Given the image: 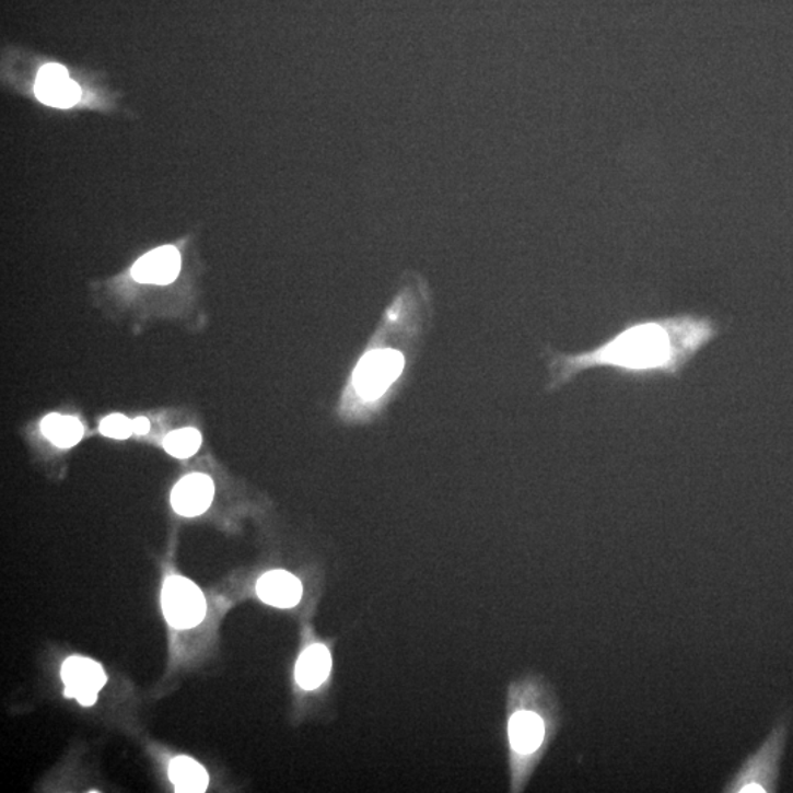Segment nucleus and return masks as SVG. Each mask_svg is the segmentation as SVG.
I'll use <instances>...</instances> for the list:
<instances>
[{
	"label": "nucleus",
	"instance_id": "nucleus-1",
	"mask_svg": "<svg viewBox=\"0 0 793 793\" xmlns=\"http://www.w3.org/2000/svg\"><path fill=\"white\" fill-rule=\"evenodd\" d=\"M722 333L718 320L697 312L638 317L593 349L547 351V392H557L591 369H610L630 381L679 378L686 366Z\"/></svg>",
	"mask_w": 793,
	"mask_h": 793
},
{
	"label": "nucleus",
	"instance_id": "nucleus-16",
	"mask_svg": "<svg viewBox=\"0 0 793 793\" xmlns=\"http://www.w3.org/2000/svg\"><path fill=\"white\" fill-rule=\"evenodd\" d=\"M150 431V422L149 419L145 418H137L135 420V432L139 435H145Z\"/></svg>",
	"mask_w": 793,
	"mask_h": 793
},
{
	"label": "nucleus",
	"instance_id": "nucleus-7",
	"mask_svg": "<svg viewBox=\"0 0 793 793\" xmlns=\"http://www.w3.org/2000/svg\"><path fill=\"white\" fill-rule=\"evenodd\" d=\"M34 93L38 101L54 108L68 109L80 101L81 90L59 63H47L38 72Z\"/></svg>",
	"mask_w": 793,
	"mask_h": 793
},
{
	"label": "nucleus",
	"instance_id": "nucleus-10",
	"mask_svg": "<svg viewBox=\"0 0 793 793\" xmlns=\"http://www.w3.org/2000/svg\"><path fill=\"white\" fill-rule=\"evenodd\" d=\"M256 593L261 602L278 608L298 606L302 599V582L285 570H272L257 581Z\"/></svg>",
	"mask_w": 793,
	"mask_h": 793
},
{
	"label": "nucleus",
	"instance_id": "nucleus-8",
	"mask_svg": "<svg viewBox=\"0 0 793 793\" xmlns=\"http://www.w3.org/2000/svg\"><path fill=\"white\" fill-rule=\"evenodd\" d=\"M182 271V255L174 246L145 253L132 267V278L141 284L168 285Z\"/></svg>",
	"mask_w": 793,
	"mask_h": 793
},
{
	"label": "nucleus",
	"instance_id": "nucleus-14",
	"mask_svg": "<svg viewBox=\"0 0 793 793\" xmlns=\"http://www.w3.org/2000/svg\"><path fill=\"white\" fill-rule=\"evenodd\" d=\"M200 445L201 435L195 428H184V430L171 432L164 441L166 452L177 458L195 456L199 452Z\"/></svg>",
	"mask_w": 793,
	"mask_h": 793
},
{
	"label": "nucleus",
	"instance_id": "nucleus-13",
	"mask_svg": "<svg viewBox=\"0 0 793 793\" xmlns=\"http://www.w3.org/2000/svg\"><path fill=\"white\" fill-rule=\"evenodd\" d=\"M42 432L58 447L70 448L83 439L84 428L83 423L72 416L51 413L42 420Z\"/></svg>",
	"mask_w": 793,
	"mask_h": 793
},
{
	"label": "nucleus",
	"instance_id": "nucleus-15",
	"mask_svg": "<svg viewBox=\"0 0 793 793\" xmlns=\"http://www.w3.org/2000/svg\"><path fill=\"white\" fill-rule=\"evenodd\" d=\"M101 432L115 440H127L135 434V420L124 415H110L102 420Z\"/></svg>",
	"mask_w": 793,
	"mask_h": 793
},
{
	"label": "nucleus",
	"instance_id": "nucleus-12",
	"mask_svg": "<svg viewBox=\"0 0 793 793\" xmlns=\"http://www.w3.org/2000/svg\"><path fill=\"white\" fill-rule=\"evenodd\" d=\"M170 779L175 791L183 793H201L209 784V775L203 767L190 757H177L171 761Z\"/></svg>",
	"mask_w": 793,
	"mask_h": 793
},
{
	"label": "nucleus",
	"instance_id": "nucleus-6",
	"mask_svg": "<svg viewBox=\"0 0 793 793\" xmlns=\"http://www.w3.org/2000/svg\"><path fill=\"white\" fill-rule=\"evenodd\" d=\"M62 680L66 684V697L75 698L81 705L92 707L106 684V675L101 664L92 658L74 655L63 663Z\"/></svg>",
	"mask_w": 793,
	"mask_h": 793
},
{
	"label": "nucleus",
	"instance_id": "nucleus-9",
	"mask_svg": "<svg viewBox=\"0 0 793 793\" xmlns=\"http://www.w3.org/2000/svg\"><path fill=\"white\" fill-rule=\"evenodd\" d=\"M215 486L208 475L193 474L183 478L171 492V505L184 517L203 514L212 504Z\"/></svg>",
	"mask_w": 793,
	"mask_h": 793
},
{
	"label": "nucleus",
	"instance_id": "nucleus-11",
	"mask_svg": "<svg viewBox=\"0 0 793 793\" xmlns=\"http://www.w3.org/2000/svg\"><path fill=\"white\" fill-rule=\"evenodd\" d=\"M333 658L327 646L315 644L307 646L295 664V680L306 691L319 688L328 679Z\"/></svg>",
	"mask_w": 793,
	"mask_h": 793
},
{
	"label": "nucleus",
	"instance_id": "nucleus-5",
	"mask_svg": "<svg viewBox=\"0 0 793 793\" xmlns=\"http://www.w3.org/2000/svg\"><path fill=\"white\" fill-rule=\"evenodd\" d=\"M162 610L175 629H191L206 617L208 604L199 586L190 579L170 576L162 590Z\"/></svg>",
	"mask_w": 793,
	"mask_h": 793
},
{
	"label": "nucleus",
	"instance_id": "nucleus-3",
	"mask_svg": "<svg viewBox=\"0 0 793 793\" xmlns=\"http://www.w3.org/2000/svg\"><path fill=\"white\" fill-rule=\"evenodd\" d=\"M521 693L517 709L510 714L508 733L510 748L516 760L522 762L518 771L525 773L550 739L551 714L544 713L538 707L541 689L537 684L527 685Z\"/></svg>",
	"mask_w": 793,
	"mask_h": 793
},
{
	"label": "nucleus",
	"instance_id": "nucleus-2",
	"mask_svg": "<svg viewBox=\"0 0 793 793\" xmlns=\"http://www.w3.org/2000/svg\"><path fill=\"white\" fill-rule=\"evenodd\" d=\"M431 308L425 278L409 273L351 371L340 403L347 423L374 422L400 392Z\"/></svg>",
	"mask_w": 793,
	"mask_h": 793
},
{
	"label": "nucleus",
	"instance_id": "nucleus-4",
	"mask_svg": "<svg viewBox=\"0 0 793 793\" xmlns=\"http://www.w3.org/2000/svg\"><path fill=\"white\" fill-rule=\"evenodd\" d=\"M786 722L775 724L765 743L740 766L724 784L726 793H769L778 791L780 761L788 743Z\"/></svg>",
	"mask_w": 793,
	"mask_h": 793
}]
</instances>
